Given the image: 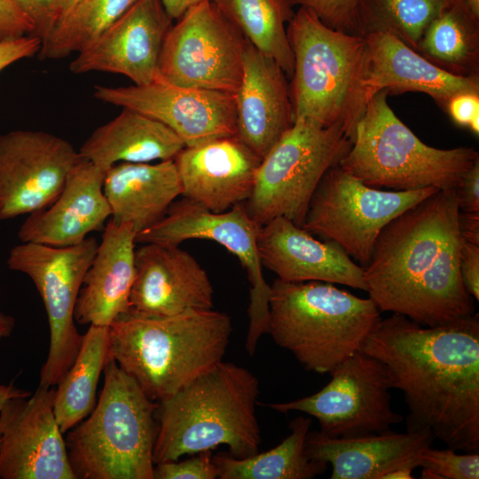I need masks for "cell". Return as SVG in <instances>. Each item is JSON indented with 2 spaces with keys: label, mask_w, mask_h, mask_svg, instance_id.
<instances>
[{
  "label": "cell",
  "mask_w": 479,
  "mask_h": 479,
  "mask_svg": "<svg viewBox=\"0 0 479 479\" xmlns=\"http://www.w3.org/2000/svg\"><path fill=\"white\" fill-rule=\"evenodd\" d=\"M361 350L383 363L408 408L407 431H429L447 447L479 450V315L424 326L381 318Z\"/></svg>",
  "instance_id": "6da1fadb"
},
{
  "label": "cell",
  "mask_w": 479,
  "mask_h": 479,
  "mask_svg": "<svg viewBox=\"0 0 479 479\" xmlns=\"http://www.w3.org/2000/svg\"><path fill=\"white\" fill-rule=\"evenodd\" d=\"M459 211L455 188L438 190L382 229L363 268L380 311L430 327L475 312L459 270Z\"/></svg>",
  "instance_id": "7a4b0ae2"
},
{
  "label": "cell",
  "mask_w": 479,
  "mask_h": 479,
  "mask_svg": "<svg viewBox=\"0 0 479 479\" xmlns=\"http://www.w3.org/2000/svg\"><path fill=\"white\" fill-rule=\"evenodd\" d=\"M232 333L230 316L213 309L170 316L129 310L109 326L110 356L160 402L223 361Z\"/></svg>",
  "instance_id": "3957f363"
},
{
  "label": "cell",
  "mask_w": 479,
  "mask_h": 479,
  "mask_svg": "<svg viewBox=\"0 0 479 479\" xmlns=\"http://www.w3.org/2000/svg\"><path fill=\"white\" fill-rule=\"evenodd\" d=\"M259 385L248 369L223 360L158 402L154 465L219 445L239 459L257 453Z\"/></svg>",
  "instance_id": "277c9868"
},
{
  "label": "cell",
  "mask_w": 479,
  "mask_h": 479,
  "mask_svg": "<svg viewBox=\"0 0 479 479\" xmlns=\"http://www.w3.org/2000/svg\"><path fill=\"white\" fill-rule=\"evenodd\" d=\"M381 318L370 297L332 283L277 278L271 285L268 334L307 371L330 373L361 349Z\"/></svg>",
  "instance_id": "5b68a950"
},
{
  "label": "cell",
  "mask_w": 479,
  "mask_h": 479,
  "mask_svg": "<svg viewBox=\"0 0 479 479\" xmlns=\"http://www.w3.org/2000/svg\"><path fill=\"white\" fill-rule=\"evenodd\" d=\"M287 34L294 62L289 84L294 122L339 125L352 141L369 100L363 86L365 38L333 29L302 7Z\"/></svg>",
  "instance_id": "8992f818"
},
{
  "label": "cell",
  "mask_w": 479,
  "mask_h": 479,
  "mask_svg": "<svg viewBox=\"0 0 479 479\" xmlns=\"http://www.w3.org/2000/svg\"><path fill=\"white\" fill-rule=\"evenodd\" d=\"M92 412L67 431L76 479H153L158 402L110 356Z\"/></svg>",
  "instance_id": "52a82bcc"
},
{
  "label": "cell",
  "mask_w": 479,
  "mask_h": 479,
  "mask_svg": "<svg viewBox=\"0 0 479 479\" xmlns=\"http://www.w3.org/2000/svg\"><path fill=\"white\" fill-rule=\"evenodd\" d=\"M387 90L373 95L338 166L366 185L390 191L456 188L479 160L473 147L439 149L424 144L395 114Z\"/></svg>",
  "instance_id": "ba28073f"
},
{
  "label": "cell",
  "mask_w": 479,
  "mask_h": 479,
  "mask_svg": "<svg viewBox=\"0 0 479 479\" xmlns=\"http://www.w3.org/2000/svg\"><path fill=\"white\" fill-rule=\"evenodd\" d=\"M339 125L297 119L262 159L245 208L261 227L276 217L301 226L325 173L350 148Z\"/></svg>",
  "instance_id": "9c48e42d"
},
{
  "label": "cell",
  "mask_w": 479,
  "mask_h": 479,
  "mask_svg": "<svg viewBox=\"0 0 479 479\" xmlns=\"http://www.w3.org/2000/svg\"><path fill=\"white\" fill-rule=\"evenodd\" d=\"M436 191L434 187L411 191L373 188L337 164L319 181L301 227L335 243L364 268L382 229Z\"/></svg>",
  "instance_id": "30bf717a"
},
{
  "label": "cell",
  "mask_w": 479,
  "mask_h": 479,
  "mask_svg": "<svg viewBox=\"0 0 479 479\" xmlns=\"http://www.w3.org/2000/svg\"><path fill=\"white\" fill-rule=\"evenodd\" d=\"M98 246L94 237H87L68 247L21 242L9 253L8 267L30 278L48 317L50 347L41 368L39 385L56 387L81 348L83 334L75 325V307Z\"/></svg>",
  "instance_id": "8fae6325"
},
{
  "label": "cell",
  "mask_w": 479,
  "mask_h": 479,
  "mask_svg": "<svg viewBox=\"0 0 479 479\" xmlns=\"http://www.w3.org/2000/svg\"><path fill=\"white\" fill-rule=\"evenodd\" d=\"M247 40L213 0L190 7L167 33L156 78L236 94Z\"/></svg>",
  "instance_id": "7c38bea8"
},
{
  "label": "cell",
  "mask_w": 479,
  "mask_h": 479,
  "mask_svg": "<svg viewBox=\"0 0 479 479\" xmlns=\"http://www.w3.org/2000/svg\"><path fill=\"white\" fill-rule=\"evenodd\" d=\"M317 393L267 406L282 413L301 412L315 418L330 437H355L391 429L403 417L391 405L386 365L361 349L341 362Z\"/></svg>",
  "instance_id": "4fadbf2b"
},
{
  "label": "cell",
  "mask_w": 479,
  "mask_h": 479,
  "mask_svg": "<svg viewBox=\"0 0 479 479\" xmlns=\"http://www.w3.org/2000/svg\"><path fill=\"white\" fill-rule=\"evenodd\" d=\"M260 226L240 203L224 212H212L184 198L173 202L155 224L136 235V243L179 245L188 240H209L222 245L241 263L250 282L249 318L245 348L254 356L259 339L268 334L269 285L263 273L257 239Z\"/></svg>",
  "instance_id": "5bb4252c"
},
{
  "label": "cell",
  "mask_w": 479,
  "mask_h": 479,
  "mask_svg": "<svg viewBox=\"0 0 479 479\" xmlns=\"http://www.w3.org/2000/svg\"><path fill=\"white\" fill-rule=\"evenodd\" d=\"M81 160L70 142L49 132L0 135V220L47 208Z\"/></svg>",
  "instance_id": "9a60e30c"
},
{
  "label": "cell",
  "mask_w": 479,
  "mask_h": 479,
  "mask_svg": "<svg viewBox=\"0 0 479 479\" xmlns=\"http://www.w3.org/2000/svg\"><path fill=\"white\" fill-rule=\"evenodd\" d=\"M93 96L161 122L187 147L236 136V94L230 92L182 87L155 78L145 85H97Z\"/></svg>",
  "instance_id": "2e32d148"
},
{
  "label": "cell",
  "mask_w": 479,
  "mask_h": 479,
  "mask_svg": "<svg viewBox=\"0 0 479 479\" xmlns=\"http://www.w3.org/2000/svg\"><path fill=\"white\" fill-rule=\"evenodd\" d=\"M56 387L39 385L0 412V478L76 479L54 413Z\"/></svg>",
  "instance_id": "e0dca14e"
},
{
  "label": "cell",
  "mask_w": 479,
  "mask_h": 479,
  "mask_svg": "<svg viewBox=\"0 0 479 479\" xmlns=\"http://www.w3.org/2000/svg\"><path fill=\"white\" fill-rule=\"evenodd\" d=\"M173 19L161 0H137L85 49L69 69L75 75L107 72L122 75L136 85L157 76L161 47Z\"/></svg>",
  "instance_id": "ac0fdd59"
},
{
  "label": "cell",
  "mask_w": 479,
  "mask_h": 479,
  "mask_svg": "<svg viewBox=\"0 0 479 479\" xmlns=\"http://www.w3.org/2000/svg\"><path fill=\"white\" fill-rule=\"evenodd\" d=\"M214 288L207 271L178 245L143 243L135 249V278L130 310L170 316L190 310H209Z\"/></svg>",
  "instance_id": "d6986e66"
},
{
  "label": "cell",
  "mask_w": 479,
  "mask_h": 479,
  "mask_svg": "<svg viewBox=\"0 0 479 479\" xmlns=\"http://www.w3.org/2000/svg\"><path fill=\"white\" fill-rule=\"evenodd\" d=\"M261 161L236 136L185 146L174 158L182 196L212 212L249 198Z\"/></svg>",
  "instance_id": "ffe728a7"
},
{
  "label": "cell",
  "mask_w": 479,
  "mask_h": 479,
  "mask_svg": "<svg viewBox=\"0 0 479 479\" xmlns=\"http://www.w3.org/2000/svg\"><path fill=\"white\" fill-rule=\"evenodd\" d=\"M257 247L263 267L283 281H321L365 291L358 263L335 243L315 239L286 217L260 227Z\"/></svg>",
  "instance_id": "44dd1931"
},
{
  "label": "cell",
  "mask_w": 479,
  "mask_h": 479,
  "mask_svg": "<svg viewBox=\"0 0 479 479\" xmlns=\"http://www.w3.org/2000/svg\"><path fill=\"white\" fill-rule=\"evenodd\" d=\"M287 78L273 59L247 41L236 93V137L261 159L294 123Z\"/></svg>",
  "instance_id": "7402d4cb"
},
{
  "label": "cell",
  "mask_w": 479,
  "mask_h": 479,
  "mask_svg": "<svg viewBox=\"0 0 479 479\" xmlns=\"http://www.w3.org/2000/svg\"><path fill=\"white\" fill-rule=\"evenodd\" d=\"M106 171L82 158L70 172L54 201L28 215L18 237L21 242L52 247L81 243L93 231L101 230L111 217L103 191Z\"/></svg>",
  "instance_id": "603a6c76"
},
{
  "label": "cell",
  "mask_w": 479,
  "mask_h": 479,
  "mask_svg": "<svg viewBox=\"0 0 479 479\" xmlns=\"http://www.w3.org/2000/svg\"><path fill=\"white\" fill-rule=\"evenodd\" d=\"M436 440L428 430H388L355 437H330L309 431L306 452L330 465L331 479H383L400 467H420L421 453Z\"/></svg>",
  "instance_id": "cb8c5ba5"
},
{
  "label": "cell",
  "mask_w": 479,
  "mask_h": 479,
  "mask_svg": "<svg viewBox=\"0 0 479 479\" xmlns=\"http://www.w3.org/2000/svg\"><path fill=\"white\" fill-rule=\"evenodd\" d=\"M366 41L363 86L370 98L383 90L418 91L446 108L450 99L464 92L479 93V76H461L433 64L395 35L371 32Z\"/></svg>",
  "instance_id": "d4e9b609"
},
{
  "label": "cell",
  "mask_w": 479,
  "mask_h": 479,
  "mask_svg": "<svg viewBox=\"0 0 479 479\" xmlns=\"http://www.w3.org/2000/svg\"><path fill=\"white\" fill-rule=\"evenodd\" d=\"M136 235L131 225L108 221L76 300L77 323L109 326L130 310Z\"/></svg>",
  "instance_id": "484cf974"
},
{
  "label": "cell",
  "mask_w": 479,
  "mask_h": 479,
  "mask_svg": "<svg viewBox=\"0 0 479 479\" xmlns=\"http://www.w3.org/2000/svg\"><path fill=\"white\" fill-rule=\"evenodd\" d=\"M103 191L111 220L128 224L139 233L159 222L182 185L174 160L155 164L120 162L105 174Z\"/></svg>",
  "instance_id": "4316f807"
},
{
  "label": "cell",
  "mask_w": 479,
  "mask_h": 479,
  "mask_svg": "<svg viewBox=\"0 0 479 479\" xmlns=\"http://www.w3.org/2000/svg\"><path fill=\"white\" fill-rule=\"evenodd\" d=\"M185 147L168 126L140 112L122 108L98 127L78 150L82 158L106 171L120 162L174 160Z\"/></svg>",
  "instance_id": "83f0119b"
},
{
  "label": "cell",
  "mask_w": 479,
  "mask_h": 479,
  "mask_svg": "<svg viewBox=\"0 0 479 479\" xmlns=\"http://www.w3.org/2000/svg\"><path fill=\"white\" fill-rule=\"evenodd\" d=\"M311 419L294 418L290 434L277 446L246 458L213 456L219 479H311L322 475L328 465L316 461L306 452Z\"/></svg>",
  "instance_id": "f1b7e54d"
},
{
  "label": "cell",
  "mask_w": 479,
  "mask_h": 479,
  "mask_svg": "<svg viewBox=\"0 0 479 479\" xmlns=\"http://www.w3.org/2000/svg\"><path fill=\"white\" fill-rule=\"evenodd\" d=\"M109 357V326L90 325L73 365L56 386L54 413L63 434L94 409L98 383Z\"/></svg>",
  "instance_id": "f546056e"
},
{
  "label": "cell",
  "mask_w": 479,
  "mask_h": 479,
  "mask_svg": "<svg viewBox=\"0 0 479 479\" xmlns=\"http://www.w3.org/2000/svg\"><path fill=\"white\" fill-rule=\"evenodd\" d=\"M416 51L454 75H478L479 19L461 0H452L429 24Z\"/></svg>",
  "instance_id": "4dcf8cb0"
},
{
  "label": "cell",
  "mask_w": 479,
  "mask_h": 479,
  "mask_svg": "<svg viewBox=\"0 0 479 479\" xmlns=\"http://www.w3.org/2000/svg\"><path fill=\"white\" fill-rule=\"evenodd\" d=\"M213 1L249 43L292 77L294 62L286 25L294 12L289 0Z\"/></svg>",
  "instance_id": "1f68e13d"
},
{
  "label": "cell",
  "mask_w": 479,
  "mask_h": 479,
  "mask_svg": "<svg viewBox=\"0 0 479 479\" xmlns=\"http://www.w3.org/2000/svg\"><path fill=\"white\" fill-rule=\"evenodd\" d=\"M137 0H79L42 43L41 59H58L90 44Z\"/></svg>",
  "instance_id": "d6a6232c"
},
{
  "label": "cell",
  "mask_w": 479,
  "mask_h": 479,
  "mask_svg": "<svg viewBox=\"0 0 479 479\" xmlns=\"http://www.w3.org/2000/svg\"><path fill=\"white\" fill-rule=\"evenodd\" d=\"M452 0H361L362 35L391 34L417 50L429 24Z\"/></svg>",
  "instance_id": "836d02e7"
},
{
  "label": "cell",
  "mask_w": 479,
  "mask_h": 479,
  "mask_svg": "<svg viewBox=\"0 0 479 479\" xmlns=\"http://www.w3.org/2000/svg\"><path fill=\"white\" fill-rule=\"evenodd\" d=\"M424 479H478L479 453H457V451L428 447L420 457Z\"/></svg>",
  "instance_id": "e575fe53"
},
{
  "label": "cell",
  "mask_w": 479,
  "mask_h": 479,
  "mask_svg": "<svg viewBox=\"0 0 479 479\" xmlns=\"http://www.w3.org/2000/svg\"><path fill=\"white\" fill-rule=\"evenodd\" d=\"M312 12L327 27L355 35H362L359 9L361 0H289Z\"/></svg>",
  "instance_id": "d590c367"
},
{
  "label": "cell",
  "mask_w": 479,
  "mask_h": 479,
  "mask_svg": "<svg viewBox=\"0 0 479 479\" xmlns=\"http://www.w3.org/2000/svg\"><path fill=\"white\" fill-rule=\"evenodd\" d=\"M185 460L154 465L153 479H215L217 470L211 451L201 452Z\"/></svg>",
  "instance_id": "8d00e7d4"
},
{
  "label": "cell",
  "mask_w": 479,
  "mask_h": 479,
  "mask_svg": "<svg viewBox=\"0 0 479 479\" xmlns=\"http://www.w3.org/2000/svg\"><path fill=\"white\" fill-rule=\"evenodd\" d=\"M34 22L35 35L47 39L59 19V0H12Z\"/></svg>",
  "instance_id": "74e56055"
},
{
  "label": "cell",
  "mask_w": 479,
  "mask_h": 479,
  "mask_svg": "<svg viewBox=\"0 0 479 479\" xmlns=\"http://www.w3.org/2000/svg\"><path fill=\"white\" fill-rule=\"evenodd\" d=\"M33 20L12 1L0 0V41L35 35Z\"/></svg>",
  "instance_id": "f35d334b"
},
{
  "label": "cell",
  "mask_w": 479,
  "mask_h": 479,
  "mask_svg": "<svg viewBox=\"0 0 479 479\" xmlns=\"http://www.w3.org/2000/svg\"><path fill=\"white\" fill-rule=\"evenodd\" d=\"M42 43V40L34 35L0 41V71L16 61L39 53Z\"/></svg>",
  "instance_id": "ab89813d"
},
{
  "label": "cell",
  "mask_w": 479,
  "mask_h": 479,
  "mask_svg": "<svg viewBox=\"0 0 479 479\" xmlns=\"http://www.w3.org/2000/svg\"><path fill=\"white\" fill-rule=\"evenodd\" d=\"M459 270L464 287L476 301L479 300V245L462 241Z\"/></svg>",
  "instance_id": "60d3db41"
},
{
  "label": "cell",
  "mask_w": 479,
  "mask_h": 479,
  "mask_svg": "<svg viewBox=\"0 0 479 479\" xmlns=\"http://www.w3.org/2000/svg\"><path fill=\"white\" fill-rule=\"evenodd\" d=\"M455 190L459 211L479 212V160L464 174Z\"/></svg>",
  "instance_id": "b9f144b4"
},
{
  "label": "cell",
  "mask_w": 479,
  "mask_h": 479,
  "mask_svg": "<svg viewBox=\"0 0 479 479\" xmlns=\"http://www.w3.org/2000/svg\"><path fill=\"white\" fill-rule=\"evenodd\" d=\"M446 109L455 123L468 128L472 120L479 115V93L458 94L450 99Z\"/></svg>",
  "instance_id": "7bdbcfd3"
},
{
  "label": "cell",
  "mask_w": 479,
  "mask_h": 479,
  "mask_svg": "<svg viewBox=\"0 0 479 479\" xmlns=\"http://www.w3.org/2000/svg\"><path fill=\"white\" fill-rule=\"evenodd\" d=\"M458 225L464 241L479 245V212L459 211Z\"/></svg>",
  "instance_id": "ee69618b"
},
{
  "label": "cell",
  "mask_w": 479,
  "mask_h": 479,
  "mask_svg": "<svg viewBox=\"0 0 479 479\" xmlns=\"http://www.w3.org/2000/svg\"><path fill=\"white\" fill-rule=\"evenodd\" d=\"M204 0H161L165 11L173 20L180 18L190 7Z\"/></svg>",
  "instance_id": "f6af8a7d"
},
{
  "label": "cell",
  "mask_w": 479,
  "mask_h": 479,
  "mask_svg": "<svg viewBox=\"0 0 479 479\" xmlns=\"http://www.w3.org/2000/svg\"><path fill=\"white\" fill-rule=\"evenodd\" d=\"M31 394L27 390L15 388L13 384L0 385V412L8 400L15 397H27Z\"/></svg>",
  "instance_id": "bcb514c9"
},
{
  "label": "cell",
  "mask_w": 479,
  "mask_h": 479,
  "mask_svg": "<svg viewBox=\"0 0 479 479\" xmlns=\"http://www.w3.org/2000/svg\"><path fill=\"white\" fill-rule=\"evenodd\" d=\"M414 469L412 466H403L387 473L383 479H412Z\"/></svg>",
  "instance_id": "7dc6e473"
},
{
  "label": "cell",
  "mask_w": 479,
  "mask_h": 479,
  "mask_svg": "<svg viewBox=\"0 0 479 479\" xmlns=\"http://www.w3.org/2000/svg\"><path fill=\"white\" fill-rule=\"evenodd\" d=\"M14 326V318L0 311V339L11 335Z\"/></svg>",
  "instance_id": "c3c4849f"
},
{
  "label": "cell",
  "mask_w": 479,
  "mask_h": 479,
  "mask_svg": "<svg viewBox=\"0 0 479 479\" xmlns=\"http://www.w3.org/2000/svg\"><path fill=\"white\" fill-rule=\"evenodd\" d=\"M79 0H59V19L64 17Z\"/></svg>",
  "instance_id": "681fc988"
},
{
  "label": "cell",
  "mask_w": 479,
  "mask_h": 479,
  "mask_svg": "<svg viewBox=\"0 0 479 479\" xmlns=\"http://www.w3.org/2000/svg\"><path fill=\"white\" fill-rule=\"evenodd\" d=\"M470 12L479 19V0H461Z\"/></svg>",
  "instance_id": "f907efd6"
},
{
  "label": "cell",
  "mask_w": 479,
  "mask_h": 479,
  "mask_svg": "<svg viewBox=\"0 0 479 479\" xmlns=\"http://www.w3.org/2000/svg\"><path fill=\"white\" fill-rule=\"evenodd\" d=\"M0 445H1V436H0Z\"/></svg>",
  "instance_id": "816d5d0a"
}]
</instances>
